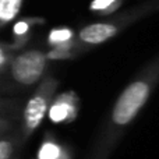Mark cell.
<instances>
[{"mask_svg": "<svg viewBox=\"0 0 159 159\" xmlns=\"http://www.w3.org/2000/svg\"><path fill=\"white\" fill-rule=\"evenodd\" d=\"M11 127H13V124H11L10 120L0 117V138H2L7 131H10Z\"/></svg>", "mask_w": 159, "mask_h": 159, "instance_id": "30bf717a", "label": "cell"}, {"mask_svg": "<svg viewBox=\"0 0 159 159\" xmlns=\"http://www.w3.org/2000/svg\"><path fill=\"white\" fill-rule=\"evenodd\" d=\"M57 87V80L53 77H46L27 101L24 109H22L21 130H20V140L21 141H27L41 126L45 116L49 113L53 99L56 98L55 95Z\"/></svg>", "mask_w": 159, "mask_h": 159, "instance_id": "6da1fadb", "label": "cell"}, {"mask_svg": "<svg viewBox=\"0 0 159 159\" xmlns=\"http://www.w3.org/2000/svg\"><path fill=\"white\" fill-rule=\"evenodd\" d=\"M121 0H92L89 3V10L92 13H99V14H107L115 11L119 7Z\"/></svg>", "mask_w": 159, "mask_h": 159, "instance_id": "ba28073f", "label": "cell"}, {"mask_svg": "<svg viewBox=\"0 0 159 159\" xmlns=\"http://www.w3.org/2000/svg\"><path fill=\"white\" fill-rule=\"evenodd\" d=\"M77 103L78 99L73 91L57 95L53 99L49 109V119L53 123H67L75 119L77 116Z\"/></svg>", "mask_w": 159, "mask_h": 159, "instance_id": "3957f363", "label": "cell"}, {"mask_svg": "<svg viewBox=\"0 0 159 159\" xmlns=\"http://www.w3.org/2000/svg\"><path fill=\"white\" fill-rule=\"evenodd\" d=\"M75 56H77V52H75V42L67 43V45H61V46H56L46 53L48 60H67V59H74Z\"/></svg>", "mask_w": 159, "mask_h": 159, "instance_id": "8992f818", "label": "cell"}, {"mask_svg": "<svg viewBox=\"0 0 159 159\" xmlns=\"http://www.w3.org/2000/svg\"><path fill=\"white\" fill-rule=\"evenodd\" d=\"M48 61L42 50H25L10 61V77L20 87H32L43 78Z\"/></svg>", "mask_w": 159, "mask_h": 159, "instance_id": "7a4b0ae2", "label": "cell"}, {"mask_svg": "<svg viewBox=\"0 0 159 159\" xmlns=\"http://www.w3.org/2000/svg\"><path fill=\"white\" fill-rule=\"evenodd\" d=\"M7 61H8L7 52H6V49L3 46H0V70H2L3 67L7 64Z\"/></svg>", "mask_w": 159, "mask_h": 159, "instance_id": "8fae6325", "label": "cell"}, {"mask_svg": "<svg viewBox=\"0 0 159 159\" xmlns=\"http://www.w3.org/2000/svg\"><path fill=\"white\" fill-rule=\"evenodd\" d=\"M48 43L50 46H61V45L73 43L75 42V32L69 27H57L53 28L48 34Z\"/></svg>", "mask_w": 159, "mask_h": 159, "instance_id": "277c9868", "label": "cell"}, {"mask_svg": "<svg viewBox=\"0 0 159 159\" xmlns=\"http://www.w3.org/2000/svg\"><path fill=\"white\" fill-rule=\"evenodd\" d=\"M32 24L34 20H28V18H22L16 21V24L13 25V35L16 38L17 45H24V42L28 41V34H30Z\"/></svg>", "mask_w": 159, "mask_h": 159, "instance_id": "52a82bcc", "label": "cell"}, {"mask_svg": "<svg viewBox=\"0 0 159 159\" xmlns=\"http://www.w3.org/2000/svg\"><path fill=\"white\" fill-rule=\"evenodd\" d=\"M22 0H0V28L18 16Z\"/></svg>", "mask_w": 159, "mask_h": 159, "instance_id": "5b68a950", "label": "cell"}, {"mask_svg": "<svg viewBox=\"0 0 159 159\" xmlns=\"http://www.w3.org/2000/svg\"><path fill=\"white\" fill-rule=\"evenodd\" d=\"M4 107H7V101H3V99H0V112H2Z\"/></svg>", "mask_w": 159, "mask_h": 159, "instance_id": "7c38bea8", "label": "cell"}, {"mask_svg": "<svg viewBox=\"0 0 159 159\" xmlns=\"http://www.w3.org/2000/svg\"><path fill=\"white\" fill-rule=\"evenodd\" d=\"M20 144V138L2 137L0 138V159H11Z\"/></svg>", "mask_w": 159, "mask_h": 159, "instance_id": "9c48e42d", "label": "cell"}]
</instances>
